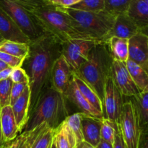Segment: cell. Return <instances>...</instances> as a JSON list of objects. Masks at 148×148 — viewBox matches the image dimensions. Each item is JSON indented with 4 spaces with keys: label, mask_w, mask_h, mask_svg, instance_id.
Listing matches in <instances>:
<instances>
[{
    "label": "cell",
    "mask_w": 148,
    "mask_h": 148,
    "mask_svg": "<svg viewBox=\"0 0 148 148\" xmlns=\"http://www.w3.org/2000/svg\"><path fill=\"white\" fill-rule=\"evenodd\" d=\"M29 52L22 67L29 77L30 105L29 113L39 95L49 87L55 61L62 55V43L49 33H44L29 43Z\"/></svg>",
    "instance_id": "6da1fadb"
},
{
    "label": "cell",
    "mask_w": 148,
    "mask_h": 148,
    "mask_svg": "<svg viewBox=\"0 0 148 148\" xmlns=\"http://www.w3.org/2000/svg\"><path fill=\"white\" fill-rule=\"evenodd\" d=\"M34 19L45 33L52 35L61 43L70 39L88 40L74 27L70 17L61 7L49 4L45 0H14Z\"/></svg>",
    "instance_id": "7a4b0ae2"
},
{
    "label": "cell",
    "mask_w": 148,
    "mask_h": 148,
    "mask_svg": "<svg viewBox=\"0 0 148 148\" xmlns=\"http://www.w3.org/2000/svg\"><path fill=\"white\" fill-rule=\"evenodd\" d=\"M67 102L64 95L49 85L40 93L29 113L23 132L30 131L43 123L53 130L56 129L69 115Z\"/></svg>",
    "instance_id": "3957f363"
},
{
    "label": "cell",
    "mask_w": 148,
    "mask_h": 148,
    "mask_svg": "<svg viewBox=\"0 0 148 148\" xmlns=\"http://www.w3.org/2000/svg\"><path fill=\"white\" fill-rule=\"evenodd\" d=\"M112 61L106 42H100L91 49L88 59L77 72L72 73L89 85L102 102L104 85L111 75Z\"/></svg>",
    "instance_id": "277c9868"
},
{
    "label": "cell",
    "mask_w": 148,
    "mask_h": 148,
    "mask_svg": "<svg viewBox=\"0 0 148 148\" xmlns=\"http://www.w3.org/2000/svg\"><path fill=\"white\" fill-rule=\"evenodd\" d=\"M72 20L74 27L87 39L97 42H106L116 16L101 11L90 12L75 10L69 7H61Z\"/></svg>",
    "instance_id": "5b68a950"
},
{
    "label": "cell",
    "mask_w": 148,
    "mask_h": 148,
    "mask_svg": "<svg viewBox=\"0 0 148 148\" xmlns=\"http://www.w3.org/2000/svg\"><path fill=\"white\" fill-rule=\"evenodd\" d=\"M118 125L127 148H138L143 133L137 111L131 98L124 101Z\"/></svg>",
    "instance_id": "8992f818"
},
{
    "label": "cell",
    "mask_w": 148,
    "mask_h": 148,
    "mask_svg": "<svg viewBox=\"0 0 148 148\" xmlns=\"http://www.w3.org/2000/svg\"><path fill=\"white\" fill-rule=\"evenodd\" d=\"M0 8L5 12L31 40L44 34L28 12L14 0H0Z\"/></svg>",
    "instance_id": "52a82bcc"
},
{
    "label": "cell",
    "mask_w": 148,
    "mask_h": 148,
    "mask_svg": "<svg viewBox=\"0 0 148 148\" xmlns=\"http://www.w3.org/2000/svg\"><path fill=\"white\" fill-rule=\"evenodd\" d=\"M98 43L100 42L84 39H70L62 43V55L70 66L72 73L77 72Z\"/></svg>",
    "instance_id": "ba28073f"
},
{
    "label": "cell",
    "mask_w": 148,
    "mask_h": 148,
    "mask_svg": "<svg viewBox=\"0 0 148 148\" xmlns=\"http://www.w3.org/2000/svg\"><path fill=\"white\" fill-rule=\"evenodd\" d=\"M102 103L104 118L118 123L124 103V96L116 86L111 75L107 77L104 85Z\"/></svg>",
    "instance_id": "9c48e42d"
},
{
    "label": "cell",
    "mask_w": 148,
    "mask_h": 148,
    "mask_svg": "<svg viewBox=\"0 0 148 148\" xmlns=\"http://www.w3.org/2000/svg\"><path fill=\"white\" fill-rule=\"evenodd\" d=\"M111 76L124 97L131 98L140 92L129 73L125 62L113 59Z\"/></svg>",
    "instance_id": "30bf717a"
},
{
    "label": "cell",
    "mask_w": 148,
    "mask_h": 148,
    "mask_svg": "<svg viewBox=\"0 0 148 148\" xmlns=\"http://www.w3.org/2000/svg\"><path fill=\"white\" fill-rule=\"evenodd\" d=\"M72 71L65 58L61 55L53 63L50 85L55 90L64 95L71 82Z\"/></svg>",
    "instance_id": "8fae6325"
},
{
    "label": "cell",
    "mask_w": 148,
    "mask_h": 148,
    "mask_svg": "<svg viewBox=\"0 0 148 148\" xmlns=\"http://www.w3.org/2000/svg\"><path fill=\"white\" fill-rule=\"evenodd\" d=\"M128 59L148 71V36L139 33L129 39Z\"/></svg>",
    "instance_id": "7c38bea8"
},
{
    "label": "cell",
    "mask_w": 148,
    "mask_h": 148,
    "mask_svg": "<svg viewBox=\"0 0 148 148\" xmlns=\"http://www.w3.org/2000/svg\"><path fill=\"white\" fill-rule=\"evenodd\" d=\"M0 35L4 40L29 44L30 40L12 19L0 8Z\"/></svg>",
    "instance_id": "4fadbf2b"
},
{
    "label": "cell",
    "mask_w": 148,
    "mask_h": 148,
    "mask_svg": "<svg viewBox=\"0 0 148 148\" xmlns=\"http://www.w3.org/2000/svg\"><path fill=\"white\" fill-rule=\"evenodd\" d=\"M64 96L66 97L67 101L72 103L77 108L79 109V112L88 116H92L95 118L102 119H103V115L102 113L99 112L93 108L87 100L82 96L77 87L74 82L73 79H71V82L68 86L67 90L65 92Z\"/></svg>",
    "instance_id": "5bb4252c"
},
{
    "label": "cell",
    "mask_w": 148,
    "mask_h": 148,
    "mask_svg": "<svg viewBox=\"0 0 148 148\" xmlns=\"http://www.w3.org/2000/svg\"><path fill=\"white\" fill-rule=\"evenodd\" d=\"M141 32L144 33L137 25V24L134 23L126 14V13H124V14H119L116 17L112 28L107 36V40L113 36L121 38L130 39L134 35Z\"/></svg>",
    "instance_id": "9a60e30c"
},
{
    "label": "cell",
    "mask_w": 148,
    "mask_h": 148,
    "mask_svg": "<svg viewBox=\"0 0 148 148\" xmlns=\"http://www.w3.org/2000/svg\"><path fill=\"white\" fill-rule=\"evenodd\" d=\"M102 119L92 116L82 114L81 125L83 142L96 147L101 140V128Z\"/></svg>",
    "instance_id": "2e32d148"
},
{
    "label": "cell",
    "mask_w": 148,
    "mask_h": 148,
    "mask_svg": "<svg viewBox=\"0 0 148 148\" xmlns=\"http://www.w3.org/2000/svg\"><path fill=\"white\" fill-rule=\"evenodd\" d=\"M30 105V90L29 85L25 87L23 93L12 106L13 114L20 132L21 133L25 126L29 115Z\"/></svg>",
    "instance_id": "e0dca14e"
},
{
    "label": "cell",
    "mask_w": 148,
    "mask_h": 148,
    "mask_svg": "<svg viewBox=\"0 0 148 148\" xmlns=\"http://www.w3.org/2000/svg\"><path fill=\"white\" fill-rule=\"evenodd\" d=\"M0 121L3 141L4 143L12 142L20 132L10 106L0 108Z\"/></svg>",
    "instance_id": "ac0fdd59"
},
{
    "label": "cell",
    "mask_w": 148,
    "mask_h": 148,
    "mask_svg": "<svg viewBox=\"0 0 148 148\" xmlns=\"http://www.w3.org/2000/svg\"><path fill=\"white\" fill-rule=\"evenodd\" d=\"M126 14L143 30L147 31L148 27V4L143 0H132Z\"/></svg>",
    "instance_id": "d6986e66"
},
{
    "label": "cell",
    "mask_w": 148,
    "mask_h": 148,
    "mask_svg": "<svg viewBox=\"0 0 148 148\" xmlns=\"http://www.w3.org/2000/svg\"><path fill=\"white\" fill-rule=\"evenodd\" d=\"M137 111L142 133H147L148 126V90L140 92L131 97Z\"/></svg>",
    "instance_id": "ffe728a7"
},
{
    "label": "cell",
    "mask_w": 148,
    "mask_h": 148,
    "mask_svg": "<svg viewBox=\"0 0 148 148\" xmlns=\"http://www.w3.org/2000/svg\"><path fill=\"white\" fill-rule=\"evenodd\" d=\"M128 43L129 39L114 36L107 40L106 43L113 59L121 62L128 60Z\"/></svg>",
    "instance_id": "44dd1931"
},
{
    "label": "cell",
    "mask_w": 148,
    "mask_h": 148,
    "mask_svg": "<svg viewBox=\"0 0 148 148\" xmlns=\"http://www.w3.org/2000/svg\"><path fill=\"white\" fill-rule=\"evenodd\" d=\"M72 79L77 87L82 96L87 100L88 103L93 107L95 109L103 114V103L98 95L94 92L93 90L87 85L82 79L78 77L75 75L72 74Z\"/></svg>",
    "instance_id": "7402d4cb"
},
{
    "label": "cell",
    "mask_w": 148,
    "mask_h": 148,
    "mask_svg": "<svg viewBox=\"0 0 148 148\" xmlns=\"http://www.w3.org/2000/svg\"><path fill=\"white\" fill-rule=\"evenodd\" d=\"M128 72L140 92L148 90V72L141 66L128 60L125 62Z\"/></svg>",
    "instance_id": "603a6c76"
},
{
    "label": "cell",
    "mask_w": 148,
    "mask_h": 148,
    "mask_svg": "<svg viewBox=\"0 0 148 148\" xmlns=\"http://www.w3.org/2000/svg\"><path fill=\"white\" fill-rule=\"evenodd\" d=\"M46 126L48 124L43 123L30 131L22 132L12 142L10 148H31L36 137Z\"/></svg>",
    "instance_id": "cb8c5ba5"
},
{
    "label": "cell",
    "mask_w": 148,
    "mask_h": 148,
    "mask_svg": "<svg viewBox=\"0 0 148 148\" xmlns=\"http://www.w3.org/2000/svg\"><path fill=\"white\" fill-rule=\"evenodd\" d=\"M29 44L4 40L0 43V51L16 57L25 59L29 52Z\"/></svg>",
    "instance_id": "d4e9b609"
},
{
    "label": "cell",
    "mask_w": 148,
    "mask_h": 148,
    "mask_svg": "<svg viewBox=\"0 0 148 148\" xmlns=\"http://www.w3.org/2000/svg\"><path fill=\"white\" fill-rule=\"evenodd\" d=\"M82 113L77 112L69 115L65 119L66 124L69 130H71L76 139L77 145L81 144L83 142V137L82 134V125H81V119Z\"/></svg>",
    "instance_id": "484cf974"
},
{
    "label": "cell",
    "mask_w": 148,
    "mask_h": 148,
    "mask_svg": "<svg viewBox=\"0 0 148 148\" xmlns=\"http://www.w3.org/2000/svg\"><path fill=\"white\" fill-rule=\"evenodd\" d=\"M118 123L111 121L108 119L103 118L102 119V124L101 128V139L109 144H114L116 133L118 130Z\"/></svg>",
    "instance_id": "4316f807"
},
{
    "label": "cell",
    "mask_w": 148,
    "mask_h": 148,
    "mask_svg": "<svg viewBox=\"0 0 148 148\" xmlns=\"http://www.w3.org/2000/svg\"><path fill=\"white\" fill-rule=\"evenodd\" d=\"M69 8L90 12H99L105 8L104 0H80Z\"/></svg>",
    "instance_id": "83f0119b"
},
{
    "label": "cell",
    "mask_w": 148,
    "mask_h": 148,
    "mask_svg": "<svg viewBox=\"0 0 148 148\" xmlns=\"http://www.w3.org/2000/svg\"><path fill=\"white\" fill-rule=\"evenodd\" d=\"M132 0H104V10L114 15L124 14Z\"/></svg>",
    "instance_id": "f1b7e54d"
},
{
    "label": "cell",
    "mask_w": 148,
    "mask_h": 148,
    "mask_svg": "<svg viewBox=\"0 0 148 148\" xmlns=\"http://www.w3.org/2000/svg\"><path fill=\"white\" fill-rule=\"evenodd\" d=\"M54 130L46 126L36 137L31 148H49L54 135Z\"/></svg>",
    "instance_id": "f546056e"
},
{
    "label": "cell",
    "mask_w": 148,
    "mask_h": 148,
    "mask_svg": "<svg viewBox=\"0 0 148 148\" xmlns=\"http://www.w3.org/2000/svg\"><path fill=\"white\" fill-rule=\"evenodd\" d=\"M12 84L10 78L0 81V108L10 106V94Z\"/></svg>",
    "instance_id": "4dcf8cb0"
},
{
    "label": "cell",
    "mask_w": 148,
    "mask_h": 148,
    "mask_svg": "<svg viewBox=\"0 0 148 148\" xmlns=\"http://www.w3.org/2000/svg\"><path fill=\"white\" fill-rule=\"evenodd\" d=\"M10 78L13 83H23L29 85V77L23 67L12 69Z\"/></svg>",
    "instance_id": "1f68e13d"
},
{
    "label": "cell",
    "mask_w": 148,
    "mask_h": 148,
    "mask_svg": "<svg viewBox=\"0 0 148 148\" xmlns=\"http://www.w3.org/2000/svg\"><path fill=\"white\" fill-rule=\"evenodd\" d=\"M0 59L12 69L17 67H22L23 62L25 61V59L16 57V56H12V55L1 51H0Z\"/></svg>",
    "instance_id": "d6a6232c"
},
{
    "label": "cell",
    "mask_w": 148,
    "mask_h": 148,
    "mask_svg": "<svg viewBox=\"0 0 148 148\" xmlns=\"http://www.w3.org/2000/svg\"><path fill=\"white\" fill-rule=\"evenodd\" d=\"M27 84L23 83H13L10 94V106L12 105L17 100V98L21 95L23 90L27 86Z\"/></svg>",
    "instance_id": "836d02e7"
},
{
    "label": "cell",
    "mask_w": 148,
    "mask_h": 148,
    "mask_svg": "<svg viewBox=\"0 0 148 148\" xmlns=\"http://www.w3.org/2000/svg\"><path fill=\"white\" fill-rule=\"evenodd\" d=\"M113 148H127L119 128H118V130L116 133L115 139H114V144H113Z\"/></svg>",
    "instance_id": "e575fe53"
},
{
    "label": "cell",
    "mask_w": 148,
    "mask_h": 148,
    "mask_svg": "<svg viewBox=\"0 0 148 148\" xmlns=\"http://www.w3.org/2000/svg\"><path fill=\"white\" fill-rule=\"evenodd\" d=\"M12 71V68L8 67L7 69L0 72V81L9 79L10 77V75Z\"/></svg>",
    "instance_id": "d590c367"
},
{
    "label": "cell",
    "mask_w": 148,
    "mask_h": 148,
    "mask_svg": "<svg viewBox=\"0 0 148 148\" xmlns=\"http://www.w3.org/2000/svg\"><path fill=\"white\" fill-rule=\"evenodd\" d=\"M138 148H148L147 133H143Z\"/></svg>",
    "instance_id": "8d00e7d4"
},
{
    "label": "cell",
    "mask_w": 148,
    "mask_h": 148,
    "mask_svg": "<svg viewBox=\"0 0 148 148\" xmlns=\"http://www.w3.org/2000/svg\"><path fill=\"white\" fill-rule=\"evenodd\" d=\"M95 148H113V145L109 144V143H106V142L101 140V142L98 143V145Z\"/></svg>",
    "instance_id": "74e56055"
},
{
    "label": "cell",
    "mask_w": 148,
    "mask_h": 148,
    "mask_svg": "<svg viewBox=\"0 0 148 148\" xmlns=\"http://www.w3.org/2000/svg\"><path fill=\"white\" fill-rule=\"evenodd\" d=\"M77 145H79L80 148H95V147H93V146H92V145H90V144H88V143H85V142H82L81 144Z\"/></svg>",
    "instance_id": "f35d334b"
},
{
    "label": "cell",
    "mask_w": 148,
    "mask_h": 148,
    "mask_svg": "<svg viewBox=\"0 0 148 148\" xmlns=\"http://www.w3.org/2000/svg\"><path fill=\"white\" fill-rule=\"evenodd\" d=\"M8 67H10V66H9L7 64L4 63L3 61H1V59H0V72L2 70H4V69H7V68H8Z\"/></svg>",
    "instance_id": "ab89813d"
},
{
    "label": "cell",
    "mask_w": 148,
    "mask_h": 148,
    "mask_svg": "<svg viewBox=\"0 0 148 148\" xmlns=\"http://www.w3.org/2000/svg\"><path fill=\"white\" fill-rule=\"evenodd\" d=\"M11 143L12 142H10V143H4V144L0 146V148H10Z\"/></svg>",
    "instance_id": "60d3db41"
},
{
    "label": "cell",
    "mask_w": 148,
    "mask_h": 148,
    "mask_svg": "<svg viewBox=\"0 0 148 148\" xmlns=\"http://www.w3.org/2000/svg\"><path fill=\"white\" fill-rule=\"evenodd\" d=\"M4 141H3V137H2V133H1V121H0V146L1 145L4 144Z\"/></svg>",
    "instance_id": "b9f144b4"
},
{
    "label": "cell",
    "mask_w": 148,
    "mask_h": 148,
    "mask_svg": "<svg viewBox=\"0 0 148 148\" xmlns=\"http://www.w3.org/2000/svg\"><path fill=\"white\" fill-rule=\"evenodd\" d=\"M49 148H57V147H56V141H55V139H54V135H53V140H52V143H51V145H50V147H49Z\"/></svg>",
    "instance_id": "7bdbcfd3"
},
{
    "label": "cell",
    "mask_w": 148,
    "mask_h": 148,
    "mask_svg": "<svg viewBox=\"0 0 148 148\" xmlns=\"http://www.w3.org/2000/svg\"><path fill=\"white\" fill-rule=\"evenodd\" d=\"M4 39H3V38L2 37H1V35H0V43H1V42H3V41H4Z\"/></svg>",
    "instance_id": "ee69618b"
},
{
    "label": "cell",
    "mask_w": 148,
    "mask_h": 148,
    "mask_svg": "<svg viewBox=\"0 0 148 148\" xmlns=\"http://www.w3.org/2000/svg\"><path fill=\"white\" fill-rule=\"evenodd\" d=\"M143 1H145V2L147 3V4H148V0H143Z\"/></svg>",
    "instance_id": "f6af8a7d"
},
{
    "label": "cell",
    "mask_w": 148,
    "mask_h": 148,
    "mask_svg": "<svg viewBox=\"0 0 148 148\" xmlns=\"http://www.w3.org/2000/svg\"><path fill=\"white\" fill-rule=\"evenodd\" d=\"M77 148H80V147H79V145H77Z\"/></svg>",
    "instance_id": "bcb514c9"
},
{
    "label": "cell",
    "mask_w": 148,
    "mask_h": 148,
    "mask_svg": "<svg viewBox=\"0 0 148 148\" xmlns=\"http://www.w3.org/2000/svg\"><path fill=\"white\" fill-rule=\"evenodd\" d=\"M73 148H77V146H75V147H73Z\"/></svg>",
    "instance_id": "7dc6e473"
}]
</instances>
